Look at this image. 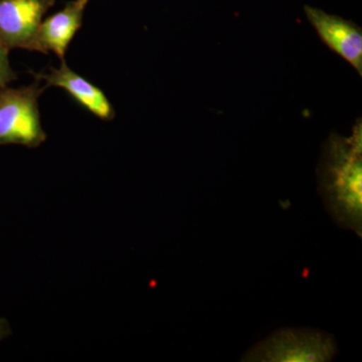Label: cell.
Returning a JSON list of instances; mask_svg holds the SVG:
<instances>
[{
	"label": "cell",
	"instance_id": "4",
	"mask_svg": "<svg viewBox=\"0 0 362 362\" xmlns=\"http://www.w3.org/2000/svg\"><path fill=\"white\" fill-rule=\"evenodd\" d=\"M54 0H0V45L37 52V33Z\"/></svg>",
	"mask_w": 362,
	"mask_h": 362
},
{
	"label": "cell",
	"instance_id": "1",
	"mask_svg": "<svg viewBox=\"0 0 362 362\" xmlns=\"http://www.w3.org/2000/svg\"><path fill=\"white\" fill-rule=\"evenodd\" d=\"M319 194L332 220L362 237V126L349 137L332 134L319 163Z\"/></svg>",
	"mask_w": 362,
	"mask_h": 362
},
{
	"label": "cell",
	"instance_id": "5",
	"mask_svg": "<svg viewBox=\"0 0 362 362\" xmlns=\"http://www.w3.org/2000/svg\"><path fill=\"white\" fill-rule=\"evenodd\" d=\"M305 14L319 37L332 51L346 59L362 75L361 28L351 21L306 6Z\"/></svg>",
	"mask_w": 362,
	"mask_h": 362
},
{
	"label": "cell",
	"instance_id": "8",
	"mask_svg": "<svg viewBox=\"0 0 362 362\" xmlns=\"http://www.w3.org/2000/svg\"><path fill=\"white\" fill-rule=\"evenodd\" d=\"M8 52L0 45V90L7 87L16 78V74L9 63Z\"/></svg>",
	"mask_w": 362,
	"mask_h": 362
},
{
	"label": "cell",
	"instance_id": "7",
	"mask_svg": "<svg viewBox=\"0 0 362 362\" xmlns=\"http://www.w3.org/2000/svg\"><path fill=\"white\" fill-rule=\"evenodd\" d=\"M89 0H73L65 8L42 21L37 33V52H52L65 61L69 45L82 25L83 16Z\"/></svg>",
	"mask_w": 362,
	"mask_h": 362
},
{
	"label": "cell",
	"instance_id": "2",
	"mask_svg": "<svg viewBox=\"0 0 362 362\" xmlns=\"http://www.w3.org/2000/svg\"><path fill=\"white\" fill-rule=\"evenodd\" d=\"M338 352L334 337L310 328H282L252 346L240 361L326 362Z\"/></svg>",
	"mask_w": 362,
	"mask_h": 362
},
{
	"label": "cell",
	"instance_id": "9",
	"mask_svg": "<svg viewBox=\"0 0 362 362\" xmlns=\"http://www.w3.org/2000/svg\"><path fill=\"white\" fill-rule=\"evenodd\" d=\"M11 333V325H9L8 321L4 318H0V342L2 340L6 339L7 337H9Z\"/></svg>",
	"mask_w": 362,
	"mask_h": 362
},
{
	"label": "cell",
	"instance_id": "3",
	"mask_svg": "<svg viewBox=\"0 0 362 362\" xmlns=\"http://www.w3.org/2000/svg\"><path fill=\"white\" fill-rule=\"evenodd\" d=\"M45 88L39 83L0 90V146L23 145L37 148L47 139L39 111Z\"/></svg>",
	"mask_w": 362,
	"mask_h": 362
},
{
	"label": "cell",
	"instance_id": "6",
	"mask_svg": "<svg viewBox=\"0 0 362 362\" xmlns=\"http://www.w3.org/2000/svg\"><path fill=\"white\" fill-rule=\"evenodd\" d=\"M35 77L45 81L47 86H54L66 90L78 103L98 118L106 121L115 118V110L103 90L71 70L65 61H62L59 68L51 69L49 73L37 74Z\"/></svg>",
	"mask_w": 362,
	"mask_h": 362
}]
</instances>
